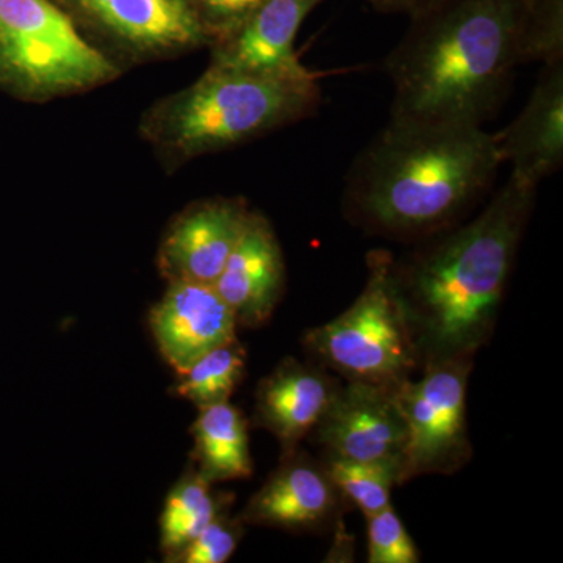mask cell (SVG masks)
Returning <instances> with one entry per match:
<instances>
[{
	"mask_svg": "<svg viewBox=\"0 0 563 563\" xmlns=\"http://www.w3.org/2000/svg\"><path fill=\"white\" fill-rule=\"evenodd\" d=\"M343 501L325 466L296 450L284 454L239 518L265 528L317 531L333 520Z\"/></svg>",
	"mask_w": 563,
	"mask_h": 563,
	"instance_id": "11",
	"label": "cell"
},
{
	"mask_svg": "<svg viewBox=\"0 0 563 563\" xmlns=\"http://www.w3.org/2000/svg\"><path fill=\"white\" fill-rule=\"evenodd\" d=\"M236 324L258 328L273 317L285 288V262L272 224L251 211L239 243L214 282Z\"/></svg>",
	"mask_w": 563,
	"mask_h": 563,
	"instance_id": "12",
	"label": "cell"
},
{
	"mask_svg": "<svg viewBox=\"0 0 563 563\" xmlns=\"http://www.w3.org/2000/svg\"><path fill=\"white\" fill-rule=\"evenodd\" d=\"M117 77V65L51 0H0V84L49 99Z\"/></svg>",
	"mask_w": 563,
	"mask_h": 563,
	"instance_id": "6",
	"label": "cell"
},
{
	"mask_svg": "<svg viewBox=\"0 0 563 563\" xmlns=\"http://www.w3.org/2000/svg\"><path fill=\"white\" fill-rule=\"evenodd\" d=\"M324 466L343 498L365 517L391 506L393 487L401 479L398 462H358L328 455Z\"/></svg>",
	"mask_w": 563,
	"mask_h": 563,
	"instance_id": "20",
	"label": "cell"
},
{
	"mask_svg": "<svg viewBox=\"0 0 563 563\" xmlns=\"http://www.w3.org/2000/svg\"><path fill=\"white\" fill-rule=\"evenodd\" d=\"M246 372V351L239 340L214 347L187 372L179 374L173 393L195 404L198 409L231 399Z\"/></svg>",
	"mask_w": 563,
	"mask_h": 563,
	"instance_id": "19",
	"label": "cell"
},
{
	"mask_svg": "<svg viewBox=\"0 0 563 563\" xmlns=\"http://www.w3.org/2000/svg\"><path fill=\"white\" fill-rule=\"evenodd\" d=\"M528 0H440L412 25L385 63L391 121L483 125L525 65Z\"/></svg>",
	"mask_w": 563,
	"mask_h": 563,
	"instance_id": "1",
	"label": "cell"
},
{
	"mask_svg": "<svg viewBox=\"0 0 563 563\" xmlns=\"http://www.w3.org/2000/svg\"><path fill=\"white\" fill-rule=\"evenodd\" d=\"M503 162L518 179L539 187L563 162V60L544 63L525 109L498 133Z\"/></svg>",
	"mask_w": 563,
	"mask_h": 563,
	"instance_id": "14",
	"label": "cell"
},
{
	"mask_svg": "<svg viewBox=\"0 0 563 563\" xmlns=\"http://www.w3.org/2000/svg\"><path fill=\"white\" fill-rule=\"evenodd\" d=\"M536 192L510 173L472 222L393 262L421 363L472 358L490 339Z\"/></svg>",
	"mask_w": 563,
	"mask_h": 563,
	"instance_id": "2",
	"label": "cell"
},
{
	"mask_svg": "<svg viewBox=\"0 0 563 563\" xmlns=\"http://www.w3.org/2000/svg\"><path fill=\"white\" fill-rule=\"evenodd\" d=\"M207 35L221 40L268 0H191Z\"/></svg>",
	"mask_w": 563,
	"mask_h": 563,
	"instance_id": "24",
	"label": "cell"
},
{
	"mask_svg": "<svg viewBox=\"0 0 563 563\" xmlns=\"http://www.w3.org/2000/svg\"><path fill=\"white\" fill-rule=\"evenodd\" d=\"M503 163L498 133L483 125L390 120L352 165L344 202L369 231L432 235L490 190Z\"/></svg>",
	"mask_w": 563,
	"mask_h": 563,
	"instance_id": "3",
	"label": "cell"
},
{
	"mask_svg": "<svg viewBox=\"0 0 563 563\" xmlns=\"http://www.w3.org/2000/svg\"><path fill=\"white\" fill-rule=\"evenodd\" d=\"M251 210L242 199L217 198L181 211L163 236L158 268L166 280L214 285L239 243Z\"/></svg>",
	"mask_w": 563,
	"mask_h": 563,
	"instance_id": "9",
	"label": "cell"
},
{
	"mask_svg": "<svg viewBox=\"0 0 563 563\" xmlns=\"http://www.w3.org/2000/svg\"><path fill=\"white\" fill-rule=\"evenodd\" d=\"M368 2L384 13H406L415 16L422 10L435 5L440 0H368Z\"/></svg>",
	"mask_w": 563,
	"mask_h": 563,
	"instance_id": "25",
	"label": "cell"
},
{
	"mask_svg": "<svg viewBox=\"0 0 563 563\" xmlns=\"http://www.w3.org/2000/svg\"><path fill=\"white\" fill-rule=\"evenodd\" d=\"M398 387L365 383L340 385L322 420L313 429L317 442L333 457L358 462L401 463L407 424Z\"/></svg>",
	"mask_w": 563,
	"mask_h": 563,
	"instance_id": "8",
	"label": "cell"
},
{
	"mask_svg": "<svg viewBox=\"0 0 563 563\" xmlns=\"http://www.w3.org/2000/svg\"><path fill=\"white\" fill-rule=\"evenodd\" d=\"M114 38L144 52L190 47L207 38L191 0H74Z\"/></svg>",
	"mask_w": 563,
	"mask_h": 563,
	"instance_id": "16",
	"label": "cell"
},
{
	"mask_svg": "<svg viewBox=\"0 0 563 563\" xmlns=\"http://www.w3.org/2000/svg\"><path fill=\"white\" fill-rule=\"evenodd\" d=\"M368 520L369 563H418L420 551L404 526L401 518L393 509L385 507L380 512L366 517Z\"/></svg>",
	"mask_w": 563,
	"mask_h": 563,
	"instance_id": "22",
	"label": "cell"
},
{
	"mask_svg": "<svg viewBox=\"0 0 563 563\" xmlns=\"http://www.w3.org/2000/svg\"><path fill=\"white\" fill-rule=\"evenodd\" d=\"M322 0H268L235 31L218 40L217 68L299 77L310 74L295 52L302 21Z\"/></svg>",
	"mask_w": 563,
	"mask_h": 563,
	"instance_id": "13",
	"label": "cell"
},
{
	"mask_svg": "<svg viewBox=\"0 0 563 563\" xmlns=\"http://www.w3.org/2000/svg\"><path fill=\"white\" fill-rule=\"evenodd\" d=\"M320 101L312 74L266 76L210 66L196 84L161 103L147 129L166 150L195 157L306 120Z\"/></svg>",
	"mask_w": 563,
	"mask_h": 563,
	"instance_id": "4",
	"label": "cell"
},
{
	"mask_svg": "<svg viewBox=\"0 0 563 563\" xmlns=\"http://www.w3.org/2000/svg\"><path fill=\"white\" fill-rule=\"evenodd\" d=\"M198 472L210 484L246 479L252 474L250 433L242 410L231 401L199 409L191 428Z\"/></svg>",
	"mask_w": 563,
	"mask_h": 563,
	"instance_id": "17",
	"label": "cell"
},
{
	"mask_svg": "<svg viewBox=\"0 0 563 563\" xmlns=\"http://www.w3.org/2000/svg\"><path fill=\"white\" fill-rule=\"evenodd\" d=\"M393 262L390 252H372L365 287L350 309L306 333V346L347 383L396 388L420 366Z\"/></svg>",
	"mask_w": 563,
	"mask_h": 563,
	"instance_id": "5",
	"label": "cell"
},
{
	"mask_svg": "<svg viewBox=\"0 0 563 563\" xmlns=\"http://www.w3.org/2000/svg\"><path fill=\"white\" fill-rule=\"evenodd\" d=\"M525 63L563 60V0H528Z\"/></svg>",
	"mask_w": 563,
	"mask_h": 563,
	"instance_id": "21",
	"label": "cell"
},
{
	"mask_svg": "<svg viewBox=\"0 0 563 563\" xmlns=\"http://www.w3.org/2000/svg\"><path fill=\"white\" fill-rule=\"evenodd\" d=\"M243 521L229 517L222 509L192 542L168 562L224 563L232 558L243 537Z\"/></svg>",
	"mask_w": 563,
	"mask_h": 563,
	"instance_id": "23",
	"label": "cell"
},
{
	"mask_svg": "<svg viewBox=\"0 0 563 563\" xmlns=\"http://www.w3.org/2000/svg\"><path fill=\"white\" fill-rule=\"evenodd\" d=\"M472 358L422 363L420 379L399 385L398 401L407 424L399 484L424 474L457 472L472 459L466 424V388Z\"/></svg>",
	"mask_w": 563,
	"mask_h": 563,
	"instance_id": "7",
	"label": "cell"
},
{
	"mask_svg": "<svg viewBox=\"0 0 563 563\" xmlns=\"http://www.w3.org/2000/svg\"><path fill=\"white\" fill-rule=\"evenodd\" d=\"M340 384L314 366L285 358L255 391V424L279 440L282 453L298 450L328 412Z\"/></svg>",
	"mask_w": 563,
	"mask_h": 563,
	"instance_id": "15",
	"label": "cell"
},
{
	"mask_svg": "<svg viewBox=\"0 0 563 563\" xmlns=\"http://www.w3.org/2000/svg\"><path fill=\"white\" fill-rule=\"evenodd\" d=\"M228 507L214 496L198 468H190L166 496L161 518V548L165 561L180 553L207 525Z\"/></svg>",
	"mask_w": 563,
	"mask_h": 563,
	"instance_id": "18",
	"label": "cell"
},
{
	"mask_svg": "<svg viewBox=\"0 0 563 563\" xmlns=\"http://www.w3.org/2000/svg\"><path fill=\"white\" fill-rule=\"evenodd\" d=\"M158 351L177 374L221 344L235 339V314L213 285L169 282L150 313Z\"/></svg>",
	"mask_w": 563,
	"mask_h": 563,
	"instance_id": "10",
	"label": "cell"
}]
</instances>
